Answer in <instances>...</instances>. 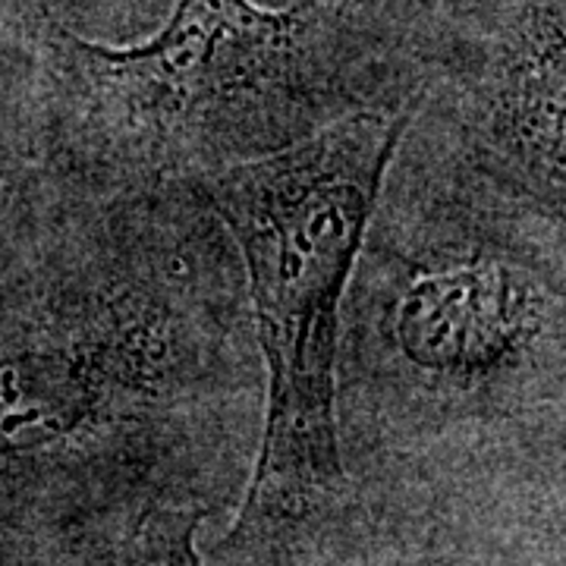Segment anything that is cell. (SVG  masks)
Listing matches in <instances>:
<instances>
[{
  "mask_svg": "<svg viewBox=\"0 0 566 566\" xmlns=\"http://www.w3.org/2000/svg\"><path fill=\"white\" fill-rule=\"evenodd\" d=\"M39 54L51 158L95 196H151L277 151L365 107L416 102L409 57L340 10L177 0L142 44L66 29L48 0L20 17Z\"/></svg>",
  "mask_w": 566,
  "mask_h": 566,
  "instance_id": "cell-1",
  "label": "cell"
},
{
  "mask_svg": "<svg viewBox=\"0 0 566 566\" xmlns=\"http://www.w3.org/2000/svg\"><path fill=\"white\" fill-rule=\"evenodd\" d=\"M416 102L365 107L186 189L227 227L245 264L268 406L259 465L227 538L277 554L346 497L337 365L353 268Z\"/></svg>",
  "mask_w": 566,
  "mask_h": 566,
  "instance_id": "cell-2",
  "label": "cell"
},
{
  "mask_svg": "<svg viewBox=\"0 0 566 566\" xmlns=\"http://www.w3.org/2000/svg\"><path fill=\"white\" fill-rule=\"evenodd\" d=\"M472 233L390 252L378 274V353L409 381L479 394L564 365V221L485 192Z\"/></svg>",
  "mask_w": 566,
  "mask_h": 566,
  "instance_id": "cell-3",
  "label": "cell"
},
{
  "mask_svg": "<svg viewBox=\"0 0 566 566\" xmlns=\"http://www.w3.org/2000/svg\"><path fill=\"white\" fill-rule=\"evenodd\" d=\"M196 315L167 283L85 281L57 315L0 346V460L73 441L158 400L202 365Z\"/></svg>",
  "mask_w": 566,
  "mask_h": 566,
  "instance_id": "cell-4",
  "label": "cell"
},
{
  "mask_svg": "<svg viewBox=\"0 0 566 566\" xmlns=\"http://www.w3.org/2000/svg\"><path fill=\"white\" fill-rule=\"evenodd\" d=\"M564 0H491L479 22L412 48L416 107H431L465 177L564 221Z\"/></svg>",
  "mask_w": 566,
  "mask_h": 566,
  "instance_id": "cell-5",
  "label": "cell"
},
{
  "mask_svg": "<svg viewBox=\"0 0 566 566\" xmlns=\"http://www.w3.org/2000/svg\"><path fill=\"white\" fill-rule=\"evenodd\" d=\"M202 523L199 506H155L142 520L126 566H202L196 554V528Z\"/></svg>",
  "mask_w": 566,
  "mask_h": 566,
  "instance_id": "cell-6",
  "label": "cell"
},
{
  "mask_svg": "<svg viewBox=\"0 0 566 566\" xmlns=\"http://www.w3.org/2000/svg\"><path fill=\"white\" fill-rule=\"evenodd\" d=\"M7 3H10V7H13V13H17V17H20L22 10H29V7H32V3H35V0H7Z\"/></svg>",
  "mask_w": 566,
  "mask_h": 566,
  "instance_id": "cell-7",
  "label": "cell"
},
{
  "mask_svg": "<svg viewBox=\"0 0 566 566\" xmlns=\"http://www.w3.org/2000/svg\"><path fill=\"white\" fill-rule=\"evenodd\" d=\"M356 3H368V0H356Z\"/></svg>",
  "mask_w": 566,
  "mask_h": 566,
  "instance_id": "cell-8",
  "label": "cell"
}]
</instances>
